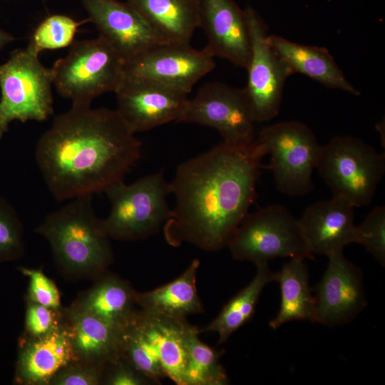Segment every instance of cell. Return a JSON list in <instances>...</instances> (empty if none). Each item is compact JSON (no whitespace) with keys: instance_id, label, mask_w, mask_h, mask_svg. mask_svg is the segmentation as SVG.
Returning <instances> with one entry per match:
<instances>
[{"instance_id":"8","label":"cell","mask_w":385,"mask_h":385,"mask_svg":"<svg viewBox=\"0 0 385 385\" xmlns=\"http://www.w3.org/2000/svg\"><path fill=\"white\" fill-rule=\"evenodd\" d=\"M28 48L0 65V140L14 120L43 121L53 114L51 68Z\"/></svg>"},{"instance_id":"31","label":"cell","mask_w":385,"mask_h":385,"mask_svg":"<svg viewBox=\"0 0 385 385\" xmlns=\"http://www.w3.org/2000/svg\"><path fill=\"white\" fill-rule=\"evenodd\" d=\"M354 242L363 245L381 265L385 264V207L376 206L355 227Z\"/></svg>"},{"instance_id":"15","label":"cell","mask_w":385,"mask_h":385,"mask_svg":"<svg viewBox=\"0 0 385 385\" xmlns=\"http://www.w3.org/2000/svg\"><path fill=\"white\" fill-rule=\"evenodd\" d=\"M81 1L99 36L110 43L125 63L163 43L128 3L118 0Z\"/></svg>"},{"instance_id":"10","label":"cell","mask_w":385,"mask_h":385,"mask_svg":"<svg viewBox=\"0 0 385 385\" xmlns=\"http://www.w3.org/2000/svg\"><path fill=\"white\" fill-rule=\"evenodd\" d=\"M180 122L212 128L230 144H247L255 139L257 123L245 88L221 82L203 85L188 99Z\"/></svg>"},{"instance_id":"18","label":"cell","mask_w":385,"mask_h":385,"mask_svg":"<svg viewBox=\"0 0 385 385\" xmlns=\"http://www.w3.org/2000/svg\"><path fill=\"white\" fill-rule=\"evenodd\" d=\"M60 323L76 360L107 366L122 357V329L72 305L63 307Z\"/></svg>"},{"instance_id":"35","label":"cell","mask_w":385,"mask_h":385,"mask_svg":"<svg viewBox=\"0 0 385 385\" xmlns=\"http://www.w3.org/2000/svg\"><path fill=\"white\" fill-rule=\"evenodd\" d=\"M102 384L147 385L153 383L122 356L106 367Z\"/></svg>"},{"instance_id":"26","label":"cell","mask_w":385,"mask_h":385,"mask_svg":"<svg viewBox=\"0 0 385 385\" xmlns=\"http://www.w3.org/2000/svg\"><path fill=\"white\" fill-rule=\"evenodd\" d=\"M255 266L257 270L252 280L225 304L210 323L200 330V332L216 333L218 344L227 342L234 332L251 319L263 289L275 281L276 272L270 269L268 263Z\"/></svg>"},{"instance_id":"27","label":"cell","mask_w":385,"mask_h":385,"mask_svg":"<svg viewBox=\"0 0 385 385\" xmlns=\"http://www.w3.org/2000/svg\"><path fill=\"white\" fill-rule=\"evenodd\" d=\"M122 356L153 384L166 377L140 309L122 329Z\"/></svg>"},{"instance_id":"22","label":"cell","mask_w":385,"mask_h":385,"mask_svg":"<svg viewBox=\"0 0 385 385\" xmlns=\"http://www.w3.org/2000/svg\"><path fill=\"white\" fill-rule=\"evenodd\" d=\"M200 265V260L194 259L173 281L150 291L137 292L138 308L149 314L178 319L204 312L196 288Z\"/></svg>"},{"instance_id":"9","label":"cell","mask_w":385,"mask_h":385,"mask_svg":"<svg viewBox=\"0 0 385 385\" xmlns=\"http://www.w3.org/2000/svg\"><path fill=\"white\" fill-rule=\"evenodd\" d=\"M265 155H270L277 189L289 196H302L313 189L321 145L312 130L295 120L278 122L262 129L257 138Z\"/></svg>"},{"instance_id":"30","label":"cell","mask_w":385,"mask_h":385,"mask_svg":"<svg viewBox=\"0 0 385 385\" xmlns=\"http://www.w3.org/2000/svg\"><path fill=\"white\" fill-rule=\"evenodd\" d=\"M24 252L22 222L14 207L0 195V264L17 260Z\"/></svg>"},{"instance_id":"6","label":"cell","mask_w":385,"mask_h":385,"mask_svg":"<svg viewBox=\"0 0 385 385\" xmlns=\"http://www.w3.org/2000/svg\"><path fill=\"white\" fill-rule=\"evenodd\" d=\"M316 169L333 193L354 207L368 205L385 172V155L350 135L321 145Z\"/></svg>"},{"instance_id":"28","label":"cell","mask_w":385,"mask_h":385,"mask_svg":"<svg viewBox=\"0 0 385 385\" xmlns=\"http://www.w3.org/2000/svg\"><path fill=\"white\" fill-rule=\"evenodd\" d=\"M200 330L189 324L187 330V362L184 385H226L230 380L220 362L221 352L199 337Z\"/></svg>"},{"instance_id":"13","label":"cell","mask_w":385,"mask_h":385,"mask_svg":"<svg viewBox=\"0 0 385 385\" xmlns=\"http://www.w3.org/2000/svg\"><path fill=\"white\" fill-rule=\"evenodd\" d=\"M115 93L116 111L135 134L178 123L188 100L187 93L171 86L126 76Z\"/></svg>"},{"instance_id":"12","label":"cell","mask_w":385,"mask_h":385,"mask_svg":"<svg viewBox=\"0 0 385 385\" xmlns=\"http://www.w3.org/2000/svg\"><path fill=\"white\" fill-rule=\"evenodd\" d=\"M215 67L214 57L205 48L160 43L126 62L125 71L126 76L153 80L188 94Z\"/></svg>"},{"instance_id":"7","label":"cell","mask_w":385,"mask_h":385,"mask_svg":"<svg viewBox=\"0 0 385 385\" xmlns=\"http://www.w3.org/2000/svg\"><path fill=\"white\" fill-rule=\"evenodd\" d=\"M227 247L235 260L255 265L278 257L314 258L306 245L298 219L279 204L248 212Z\"/></svg>"},{"instance_id":"21","label":"cell","mask_w":385,"mask_h":385,"mask_svg":"<svg viewBox=\"0 0 385 385\" xmlns=\"http://www.w3.org/2000/svg\"><path fill=\"white\" fill-rule=\"evenodd\" d=\"M268 41L292 74L302 73L327 88L360 95L326 48L297 43L277 35H269Z\"/></svg>"},{"instance_id":"3","label":"cell","mask_w":385,"mask_h":385,"mask_svg":"<svg viewBox=\"0 0 385 385\" xmlns=\"http://www.w3.org/2000/svg\"><path fill=\"white\" fill-rule=\"evenodd\" d=\"M35 231L46 240L56 266L67 279L95 280L113 261L111 239L95 214L92 195L72 199L49 213Z\"/></svg>"},{"instance_id":"17","label":"cell","mask_w":385,"mask_h":385,"mask_svg":"<svg viewBox=\"0 0 385 385\" xmlns=\"http://www.w3.org/2000/svg\"><path fill=\"white\" fill-rule=\"evenodd\" d=\"M354 207L339 197L317 201L304 211L298 223L312 255L327 257L354 242Z\"/></svg>"},{"instance_id":"33","label":"cell","mask_w":385,"mask_h":385,"mask_svg":"<svg viewBox=\"0 0 385 385\" xmlns=\"http://www.w3.org/2000/svg\"><path fill=\"white\" fill-rule=\"evenodd\" d=\"M106 366L75 360L58 371L49 385H99L102 384Z\"/></svg>"},{"instance_id":"14","label":"cell","mask_w":385,"mask_h":385,"mask_svg":"<svg viewBox=\"0 0 385 385\" xmlns=\"http://www.w3.org/2000/svg\"><path fill=\"white\" fill-rule=\"evenodd\" d=\"M328 259L321 280L313 288L312 322L334 327L353 320L366 307V300L361 269L347 260L343 252Z\"/></svg>"},{"instance_id":"20","label":"cell","mask_w":385,"mask_h":385,"mask_svg":"<svg viewBox=\"0 0 385 385\" xmlns=\"http://www.w3.org/2000/svg\"><path fill=\"white\" fill-rule=\"evenodd\" d=\"M136 292L128 281L107 271L71 305L123 329L139 310Z\"/></svg>"},{"instance_id":"1","label":"cell","mask_w":385,"mask_h":385,"mask_svg":"<svg viewBox=\"0 0 385 385\" xmlns=\"http://www.w3.org/2000/svg\"><path fill=\"white\" fill-rule=\"evenodd\" d=\"M265 155L255 139L222 141L180 163L170 183L175 206L163 226L167 242L207 252L227 247L255 200Z\"/></svg>"},{"instance_id":"2","label":"cell","mask_w":385,"mask_h":385,"mask_svg":"<svg viewBox=\"0 0 385 385\" xmlns=\"http://www.w3.org/2000/svg\"><path fill=\"white\" fill-rule=\"evenodd\" d=\"M140 154L141 142L116 110L72 106L39 138L35 159L51 193L63 201L104 192Z\"/></svg>"},{"instance_id":"29","label":"cell","mask_w":385,"mask_h":385,"mask_svg":"<svg viewBox=\"0 0 385 385\" xmlns=\"http://www.w3.org/2000/svg\"><path fill=\"white\" fill-rule=\"evenodd\" d=\"M88 21H77L63 14L51 15L36 28L27 48L38 55L43 50L59 49L71 45L78 28Z\"/></svg>"},{"instance_id":"5","label":"cell","mask_w":385,"mask_h":385,"mask_svg":"<svg viewBox=\"0 0 385 385\" xmlns=\"http://www.w3.org/2000/svg\"><path fill=\"white\" fill-rule=\"evenodd\" d=\"M104 192L111 209L103 223L111 239L124 242L146 239L163 227L170 215L167 201L171 194L170 183L163 170L129 185L120 180Z\"/></svg>"},{"instance_id":"32","label":"cell","mask_w":385,"mask_h":385,"mask_svg":"<svg viewBox=\"0 0 385 385\" xmlns=\"http://www.w3.org/2000/svg\"><path fill=\"white\" fill-rule=\"evenodd\" d=\"M19 270L29 279L26 300L56 311H60L63 308L58 289L41 269L20 267Z\"/></svg>"},{"instance_id":"25","label":"cell","mask_w":385,"mask_h":385,"mask_svg":"<svg viewBox=\"0 0 385 385\" xmlns=\"http://www.w3.org/2000/svg\"><path fill=\"white\" fill-rule=\"evenodd\" d=\"M140 313L155 345L165 376L178 385H184L189 323L186 319L152 315L142 310Z\"/></svg>"},{"instance_id":"36","label":"cell","mask_w":385,"mask_h":385,"mask_svg":"<svg viewBox=\"0 0 385 385\" xmlns=\"http://www.w3.org/2000/svg\"><path fill=\"white\" fill-rule=\"evenodd\" d=\"M14 40L15 38L13 35L0 28V51Z\"/></svg>"},{"instance_id":"19","label":"cell","mask_w":385,"mask_h":385,"mask_svg":"<svg viewBox=\"0 0 385 385\" xmlns=\"http://www.w3.org/2000/svg\"><path fill=\"white\" fill-rule=\"evenodd\" d=\"M14 381L19 385H49L52 378L75 356L68 337L60 325L48 334L19 340Z\"/></svg>"},{"instance_id":"4","label":"cell","mask_w":385,"mask_h":385,"mask_svg":"<svg viewBox=\"0 0 385 385\" xmlns=\"http://www.w3.org/2000/svg\"><path fill=\"white\" fill-rule=\"evenodd\" d=\"M125 61L101 36L73 42L66 57L51 68L58 93L72 106H90L93 99L115 92L125 78Z\"/></svg>"},{"instance_id":"11","label":"cell","mask_w":385,"mask_h":385,"mask_svg":"<svg viewBox=\"0 0 385 385\" xmlns=\"http://www.w3.org/2000/svg\"><path fill=\"white\" fill-rule=\"evenodd\" d=\"M245 10L250 36V56L244 88L256 123L272 120L279 113L288 66L268 41L267 27L252 7Z\"/></svg>"},{"instance_id":"34","label":"cell","mask_w":385,"mask_h":385,"mask_svg":"<svg viewBox=\"0 0 385 385\" xmlns=\"http://www.w3.org/2000/svg\"><path fill=\"white\" fill-rule=\"evenodd\" d=\"M61 309L56 311L26 299L25 330L23 334L38 337L51 332L60 325Z\"/></svg>"},{"instance_id":"16","label":"cell","mask_w":385,"mask_h":385,"mask_svg":"<svg viewBox=\"0 0 385 385\" xmlns=\"http://www.w3.org/2000/svg\"><path fill=\"white\" fill-rule=\"evenodd\" d=\"M200 27L205 32V48L246 68L250 56V36L245 13L233 0H198Z\"/></svg>"},{"instance_id":"24","label":"cell","mask_w":385,"mask_h":385,"mask_svg":"<svg viewBox=\"0 0 385 385\" xmlns=\"http://www.w3.org/2000/svg\"><path fill=\"white\" fill-rule=\"evenodd\" d=\"M304 260L290 259L276 272L275 281L279 284L281 302L277 314L269 324L272 329L293 321L313 320L314 296Z\"/></svg>"},{"instance_id":"23","label":"cell","mask_w":385,"mask_h":385,"mask_svg":"<svg viewBox=\"0 0 385 385\" xmlns=\"http://www.w3.org/2000/svg\"><path fill=\"white\" fill-rule=\"evenodd\" d=\"M163 43H190L200 27L198 0H127Z\"/></svg>"}]
</instances>
